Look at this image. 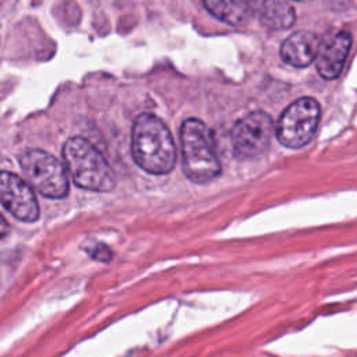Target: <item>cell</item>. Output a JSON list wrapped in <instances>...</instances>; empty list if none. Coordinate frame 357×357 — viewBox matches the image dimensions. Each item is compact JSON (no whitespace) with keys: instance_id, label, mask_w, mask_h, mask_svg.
<instances>
[{"instance_id":"1","label":"cell","mask_w":357,"mask_h":357,"mask_svg":"<svg viewBox=\"0 0 357 357\" xmlns=\"http://www.w3.org/2000/svg\"><path fill=\"white\" fill-rule=\"evenodd\" d=\"M132 158L152 174H166L176 163V145L167 126L151 113L135 119L131 134Z\"/></svg>"},{"instance_id":"2","label":"cell","mask_w":357,"mask_h":357,"mask_svg":"<svg viewBox=\"0 0 357 357\" xmlns=\"http://www.w3.org/2000/svg\"><path fill=\"white\" fill-rule=\"evenodd\" d=\"M63 159L74 183L89 191L114 188V173L105 156L85 138L71 137L63 146Z\"/></svg>"},{"instance_id":"3","label":"cell","mask_w":357,"mask_h":357,"mask_svg":"<svg viewBox=\"0 0 357 357\" xmlns=\"http://www.w3.org/2000/svg\"><path fill=\"white\" fill-rule=\"evenodd\" d=\"M183 169L194 183H208L220 174V162L215 152L208 127L198 119H187L180 128Z\"/></svg>"},{"instance_id":"4","label":"cell","mask_w":357,"mask_h":357,"mask_svg":"<svg viewBox=\"0 0 357 357\" xmlns=\"http://www.w3.org/2000/svg\"><path fill=\"white\" fill-rule=\"evenodd\" d=\"M20 166L38 192L47 198H63L68 192V177L63 163L42 149H26L20 156Z\"/></svg>"},{"instance_id":"5","label":"cell","mask_w":357,"mask_h":357,"mask_svg":"<svg viewBox=\"0 0 357 357\" xmlns=\"http://www.w3.org/2000/svg\"><path fill=\"white\" fill-rule=\"evenodd\" d=\"M321 119L319 103L310 96L290 103L276 126V137L286 148H301L314 137Z\"/></svg>"},{"instance_id":"6","label":"cell","mask_w":357,"mask_h":357,"mask_svg":"<svg viewBox=\"0 0 357 357\" xmlns=\"http://www.w3.org/2000/svg\"><path fill=\"white\" fill-rule=\"evenodd\" d=\"M275 132L272 117L262 112H251L241 117L231 128L230 139L233 153L238 159L261 156L269 146Z\"/></svg>"},{"instance_id":"7","label":"cell","mask_w":357,"mask_h":357,"mask_svg":"<svg viewBox=\"0 0 357 357\" xmlns=\"http://www.w3.org/2000/svg\"><path fill=\"white\" fill-rule=\"evenodd\" d=\"M0 202L17 219L36 222L39 205L29 183L11 172H0Z\"/></svg>"},{"instance_id":"8","label":"cell","mask_w":357,"mask_h":357,"mask_svg":"<svg viewBox=\"0 0 357 357\" xmlns=\"http://www.w3.org/2000/svg\"><path fill=\"white\" fill-rule=\"evenodd\" d=\"M351 47V36L346 31H333L325 35L318 47L315 66L318 74L325 79H335L346 61Z\"/></svg>"},{"instance_id":"9","label":"cell","mask_w":357,"mask_h":357,"mask_svg":"<svg viewBox=\"0 0 357 357\" xmlns=\"http://www.w3.org/2000/svg\"><path fill=\"white\" fill-rule=\"evenodd\" d=\"M321 38L308 31H297L286 38L280 46V57L293 67L310 66L318 53Z\"/></svg>"},{"instance_id":"10","label":"cell","mask_w":357,"mask_h":357,"mask_svg":"<svg viewBox=\"0 0 357 357\" xmlns=\"http://www.w3.org/2000/svg\"><path fill=\"white\" fill-rule=\"evenodd\" d=\"M202 4L215 18L231 26L245 24L251 15L245 0H202Z\"/></svg>"},{"instance_id":"11","label":"cell","mask_w":357,"mask_h":357,"mask_svg":"<svg viewBox=\"0 0 357 357\" xmlns=\"http://www.w3.org/2000/svg\"><path fill=\"white\" fill-rule=\"evenodd\" d=\"M259 18L268 28L286 29L294 24L296 13L286 0H264Z\"/></svg>"},{"instance_id":"12","label":"cell","mask_w":357,"mask_h":357,"mask_svg":"<svg viewBox=\"0 0 357 357\" xmlns=\"http://www.w3.org/2000/svg\"><path fill=\"white\" fill-rule=\"evenodd\" d=\"M91 257L96 261H100V262H109L112 259V251L107 245L102 244V243H98L95 244L91 251H89Z\"/></svg>"},{"instance_id":"13","label":"cell","mask_w":357,"mask_h":357,"mask_svg":"<svg viewBox=\"0 0 357 357\" xmlns=\"http://www.w3.org/2000/svg\"><path fill=\"white\" fill-rule=\"evenodd\" d=\"M8 234V223L6 222V219L0 215V241L4 240Z\"/></svg>"},{"instance_id":"14","label":"cell","mask_w":357,"mask_h":357,"mask_svg":"<svg viewBox=\"0 0 357 357\" xmlns=\"http://www.w3.org/2000/svg\"><path fill=\"white\" fill-rule=\"evenodd\" d=\"M296 1H310V0H296Z\"/></svg>"}]
</instances>
